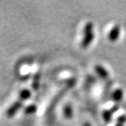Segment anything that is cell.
Here are the masks:
<instances>
[{
  "mask_svg": "<svg viewBox=\"0 0 126 126\" xmlns=\"http://www.w3.org/2000/svg\"><path fill=\"white\" fill-rule=\"evenodd\" d=\"M126 122V116H125V115L120 116L117 118V123H118L124 124Z\"/></svg>",
  "mask_w": 126,
  "mask_h": 126,
  "instance_id": "52a82bcc",
  "label": "cell"
},
{
  "mask_svg": "<svg viewBox=\"0 0 126 126\" xmlns=\"http://www.w3.org/2000/svg\"><path fill=\"white\" fill-rule=\"evenodd\" d=\"M83 126H92L90 125L89 123H85L83 124Z\"/></svg>",
  "mask_w": 126,
  "mask_h": 126,
  "instance_id": "ba28073f",
  "label": "cell"
},
{
  "mask_svg": "<svg viewBox=\"0 0 126 126\" xmlns=\"http://www.w3.org/2000/svg\"><path fill=\"white\" fill-rule=\"evenodd\" d=\"M94 69L95 72L97 74V75L104 79H106L109 77V72L102 65L97 64L94 66Z\"/></svg>",
  "mask_w": 126,
  "mask_h": 126,
  "instance_id": "277c9868",
  "label": "cell"
},
{
  "mask_svg": "<svg viewBox=\"0 0 126 126\" xmlns=\"http://www.w3.org/2000/svg\"><path fill=\"white\" fill-rule=\"evenodd\" d=\"M116 126H124V124H121V123H117Z\"/></svg>",
  "mask_w": 126,
  "mask_h": 126,
  "instance_id": "9c48e42d",
  "label": "cell"
},
{
  "mask_svg": "<svg viewBox=\"0 0 126 126\" xmlns=\"http://www.w3.org/2000/svg\"><path fill=\"white\" fill-rule=\"evenodd\" d=\"M94 25L92 22H88L83 28V36L81 41V46L83 48H88L94 39Z\"/></svg>",
  "mask_w": 126,
  "mask_h": 126,
  "instance_id": "6da1fadb",
  "label": "cell"
},
{
  "mask_svg": "<svg viewBox=\"0 0 126 126\" xmlns=\"http://www.w3.org/2000/svg\"><path fill=\"white\" fill-rule=\"evenodd\" d=\"M123 97V90L121 88H118L113 91L112 94V99L115 102H120Z\"/></svg>",
  "mask_w": 126,
  "mask_h": 126,
  "instance_id": "5b68a950",
  "label": "cell"
},
{
  "mask_svg": "<svg viewBox=\"0 0 126 126\" xmlns=\"http://www.w3.org/2000/svg\"><path fill=\"white\" fill-rule=\"evenodd\" d=\"M119 109V106L118 105H114L111 109H107V110H104L103 113H102V116H103L104 120L106 122L110 121V120L111 119L112 116Z\"/></svg>",
  "mask_w": 126,
  "mask_h": 126,
  "instance_id": "3957f363",
  "label": "cell"
},
{
  "mask_svg": "<svg viewBox=\"0 0 126 126\" xmlns=\"http://www.w3.org/2000/svg\"><path fill=\"white\" fill-rule=\"evenodd\" d=\"M64 111V116L67 119L72 118L73 116V109L70 104H66L63 109Z\"/></svg>",
  "mask_w": 126,
  "mask_h": 126,
  "instance_id": "8992f818",
  "label": "cell"
},
{
  "mask_svg": "<svg viewBox=\"0 0 126 126\" xmlns=\"http://www.w3.org/2000/svg\"><path fill=\"white\" fill-rule=\"evenodd\" d=\"M120 34H121V27L118 25H116L111 28V30L109 33V39L112 42H114L118 40L120 36Z\"/></svg>",
  "mask_w": 126,
  "mask_h": 126,
  "instance_id": "7a4b0ae2",
  "label": "cell"
}]
</instances>
